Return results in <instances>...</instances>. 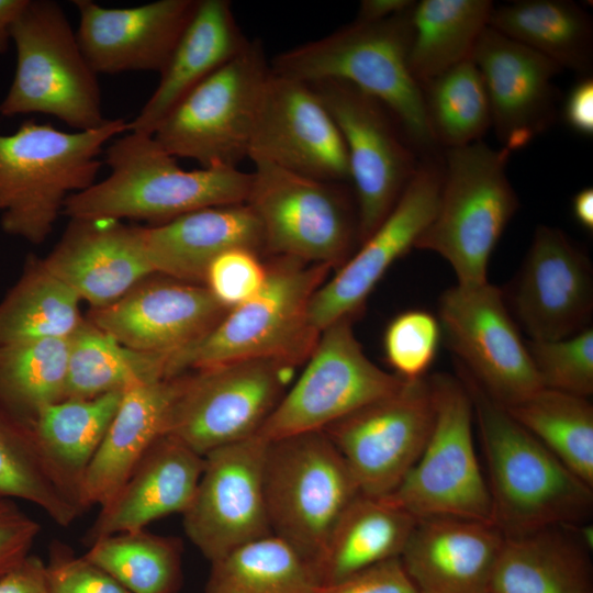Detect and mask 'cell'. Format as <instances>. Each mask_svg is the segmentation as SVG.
<instances>
[{
	"label": "cell",
	"instance_id": "10",
	"mask_svg": "<svg viewBox=\"0 0 593 593\" xmlns=\"http://www.w3.org/2000/svg\"><path fill=\"white\" fill-rule=\"evenodd\" d=\"M269 72L260 41H249L175 105L154 139L170 156L197 160L202 168L237 167L248 158Z\"/></svg>",
	"mask_w": 593,
	"mask_h": 593
},
{
	"label": "cell",
	"instance_id": "26",
	"mask_svg": "<svg viewBox=\"0 0 593 593\" xmlns=\"http://www.w3.org/2000/svg\"><path fill=\"white\" fill-rule=\"evenodd\" d=\"M204 468L199 455L171 435L150 447L120 490L102 506L83 541L145 527L170 514H183Z\"/></svg>",
	"mask_w": 593,
	"mask_h": 593
},
{
	"label": "cell",
	"instance_id": "29",
	"mask_svg": "<svg viewBox=\"0 0 593 593\" xmlns=\"http://www.w3.org/2000/svg\"><path fill=\"white\" fill-rule=\"evenodd\" d=\"M248 43L230 1L198 0L192 18L159 74L158 86L128 122V132L153 135L188 92L237 56Z\"/></svg>",
	"mask_w": 593,
	"mask_h": 593
},
{
	"label": "cell",
	"instance_id": "12",
	"mask_svg": "<svg viewBox=\"0 0 593 593\" xmlns=\"http://www.w3.org/2000/svg\"><path fill=\"white\" fill-rule=\"evenodd\" d=\"M292 369L272 359H246L177 376L166 435L201 456L257 435Z\"/></svg>",
	"mask_w": 593,
	"mask_h": 593
},
{
	"label": "cell",
	"instance_id": "31",
	"mask_svg": "<svg viewBox=\"0 0 593 593\" xmlns=\"http://www.w3.org/2000/svg\"><path fill=\"white\" fill-rule=\"evenodd\" d=\"M123 392L64 399L42 407L30 423L51 479L81 513L79 496L86 471L118 411Z\"/></svg>",
	"mask_w": 593,
	"mask_h": 593
},
{
	"label": "cell",
	"instance_id": "2",
	"mask_svg": "<svg viewBox=\"0 0 593 593\" xmlns=\"http://www.w3.org/2000/svg\"><path fill=\"white\" fill-rule=\"evenodd\" d=\"M412 9L380 21L356 19L324 37L280 53L270 69L306 83L340 80L353 85L390 111L421 158L437 156L439 146L428 123L423 90L409 65Z\"/></svg>",
	"mask_w": 593,
	"mask_h": 593
},
{
	"label": "cell",
	"instance_id": "24",
	"mask_svg": "<svg viewBox=\"0 0 593 593\" xmlns=\"http://www.w3.org/2000/svg\"><path fill=\"white\" fill-rule=\"evenodd\" d=\"M44 267L92 309L112 304L156 275L142 226L114 220H71Z\"/></svg>",
	"mask_w": 593,
	"mask_h": 593
},
{
	"label": "cell",
	"instance_id": "33",
	"mask_svg": "<svg viewBox=\"0 0 593 593\" xmlns=\"http://www.w3.org/2000/svg\"><path fill=\"white\" fill-rule=\"evenodd\" d=\"M489 26L544 55L561 69L582 77L592 70V20L572 1L522 0L494 5Z\"/></svg>",
	"mask_w": 593,
	"mask_h": 593
},
{
	"label": "cell",
	"instance_id": "32",
	"mask_svg": "<svg viewBox=\"0 0 593 593\" xmlns=\"http://www.w3.org/2000/svg\"><path fill=\"white\" fill-rule=\"evenodd\" d=\"M415 522L389 497L360 493L336 523L318 561L322 585L400 557Z\"/></svg>",
	"mask_w": 593,
	"mask_h": 593
},
{
	"label": "cell",
	"instance_id": "18",
	"mask_svg": "<svg viewBox=\"0 0 593 593\" xmlns=\"http://www.w3.org/2000/svg\"><path fill=\"white\" fill-rule=\"evenodd\" d=\"M441 182L443 157L421 158L385 220L312 295L307 317L315 331L321 333L340 318H353L388 269L414 248L436 212Z\"/></svg>",
	"mask_w": 593,
	"mask_h": 593
},
{
	"label": "cell",
	"instance_id": "28",
	"mask_svg": "<svg viewBox=\"0 0 593 593\" xmlns=\"http://www.w3.org/2000/svg\"><path fill=\"white\" fill-rule=\"evenodd\" d=\"M591 525L504 536L489 593H593Z\"/></svg>",
	"mask_w": 593,
	"mask_h": 593
},
{
	"label": "cell",
	"instance_id": "48",
	"mask_svg": "<svg viewBox=\"0 0 593 593\" xmlns=\"http://www.w3.org/2000/svg\"><path fill=\"white\" fill-rule=\"evenodd\" d=\"M40 530L15 501L0 500V578L31 553Z\"/></svg>",
	"mask_w": 593,
	"mask_h": 593
},
{
	"label": "cell",
	"instance_id": "35",
	"mask_svg": "<svg viewBox=\"0 0 593 593\" xmlns=\"http://www.w3.org/2000/svg\"><path fill=\"white\" fill-rule=\"evenodd\" d=\"M168 355L128 348L86 320L70 336L65 399H88L166 378Z\"/></svg>",
	"mask_w": 593,
	"mask_h": 593
},
{
	"label": "cell",
	"instance_id": "37",
	"mask_svg": "<svg viewBox=\"0 0 593 593\" xmlns=\"http://www.w3.org/2000/svg\"><path fill=\"white\" fill-rule=\"evenodd\" d=\"M321 585L316 568L270 535L212 562L204 593H315Z\"/></svg>",
	"mask_w": 593,
	"mask_h": 593
},
{
	"label": "cell",
	"instance_id": "45",
	"mask_svg": "<svg viewBox=\"0 0 593 593\" xmlns=\"http://www.w3.org/2000/svg\"><path fill=\"white\" fill-rule=\"evenodd\" d=\"M267 265L258 253L248 248H233L217 256L208 267L204 286L227 310L253 296L264 287Z\"/></svg>",
	"mask_w": 593,
	"mask_h": 593
},
{
	"label": "cell",
	"instance_id": "34",
	"mask_svg": "<svg viewBox=\"0 0 593 593\" xmlns=\"http://www.w3.org/2000/svg\"><path fill=\"white\" fill-rule=\"evenodd\" d=\"M493 8L490 0L415 2L409 65L421 87L471 58Z\"/></svg>",
	"mask_w": 593,
	"mask_h": 593
},
{
	"label": "cell",
	"instance_id": "50",
	"mask_svg": "<svg viewBox=\"0 0 593 593\" xmlns=\"http://www.w3.org/2000/svg\"><path fill=\"white\" fill-rule=\"evenodd\" d=\"M0 593H48L45 562L30 553L0 578Z\"/></svg>",
	"mask_w": 593,
	"mask_h": 593
},
{
	"label": "cell",
	"instance_id": "13",
	"mask_svg": "<svg viewBox=\"0 0 593 593\" xmlns=\"http://www.w3.org/2000/svg\"><path fill=\"white\" fill-rule=\"evenodd\" d=\"M307 85L332 115L346 147L360 245L392 211L421 158L378 100L340 80Z\"/></svg>",
	"mask_w": 593,
	"mask_h": 593
},
{
	"label": "cell",
	"instance_id": "52",
	"mask_svg": "<svg viewBox=\"0 0 593 593\" xmlns=\"http://www.w3.org/2000/svg\"><path fill=\"white\" fill-rule=\"evenodd\" d=\"M27 0H0V54L9 48L11 27Z\"/></svg>",
	"mask_w": 593,
	"mask_h": 593
},
{
	"label": "cell",
	"instance_id": "15",
	"mask_svg": "<svg viewBox=\"0 0 593 593\" xmlns=\"http://www.w3.org/2000/svg\"><path fill=\"white\" fill-rule=\"evenodd\" d=\"M438 321L458 367L503 407L544 388L500 288L486 281L447 289Z\"/></svg>",
	"mask_w": 593,
	"mask_h": 593
},
{
	"label": "cell",
	"instance_id": "51",
	"mask_svg": "<svg viewBox=\"0 0 593 593\" xmlns=\"http://www.w3.org/2000/svg\"><path fill=\"white\" fill-rule=\"evenodd\" d=\"M415 4L412 0H363L360 2L357 20L380 21L409 11Z\"/></svg>",
	"mask_w": 593,
	"mask_h": 593
},
{
	"label": "cell",
	"instance_id": "17",
	"mask_svg": "<svg viewBox=\"0 0 593 593\" xmlns=\"http://www.w3.org/2000/svg\"><path fill=\"white\" fill-rule=\"evenodd\" d=\"M268 443L255 435L204 456L198 488L182 517L187 536L211 563L272 535L264 484Z\"/></svg>",
	"mask_w": 593,
	"mask_h": 593
},
{
	"label": "cell",
	"instance_id": "41",
	"mask_svg": "<svg viewBox=\"0 0 593 593\" xmlns=\"http://www.w3.org/2000/svg\"><path fill=\"white\" fill-rule=\"evenodd\" d=\"M428 123L438 146H465L491 127L480 70L467 59L422 86Z\"/></svg>",
	"mask_w": 593,
	"mask_h": 593
},
{
	"label": "cell",
	"instance_id": "36",
	"mask_svg": "<svg viewBox=\"0 0 593 593\" xmlns=\"http://www.w3.org/2000/svg\"><path fill=\"white\" fill-rule=\"evenodd\" d=\"M79 303L41 258L29 257L21 277L0 301V347L70 337L85 321Z\"/></svg>",
	"mask_w": 593,
	"mask_h": 593
},
{
	"label": "cell",
	"instance_id": "19",
	"mask_svg": "<svg viewBox=\"0 0 593 593\" xmlns=\"http://www.w3.org/2000/svg\"><path fill=\"white\" fill-rule=\"evenodd\" d=\"M248 158L322 181L350 182L343 137L323 102L310 85L271 69Z\"/></svg>",
	"mask_w": 593,
	"mask_h": 593
},
{
	"label": "cell",
	"instance_id": "46",
	"mask_svg": "<svg viewBox=\"0 0 593 593\" xmlns=\"http://www.w3.org/2000/svg\"><path fill=\"white\" fill-rule=\"evenodd\" d=\"M45 575L48 593H131L107 571L58 540L49 546Z\"/></svg>",
	"mask_w": 593,
	"mask_h": 593
},
{
	"label": "cell",
	"instance_id": "1",
	"mask_svg": "<svg viewBox=\"0 0 593 593\" xmlns=\"http://www.w3.org/2000/svg\"><path fill=\"white\" fill-rule=\"evenodd\" d=\"M484 454L492 522L504 536L589 524L593 486L491 399L462 369Z\"/></svg>",
	"mask_w": 593,
	"mask_h": 593
},
{
	"label": "cell",
	"instance_id": "39",
	"mask_svg": "<svg viewBox=\"0 0 593 593\" xmlns=\"http://www.w3.org/2000/svg\"><path fill=\"white\" fill-rule=\"evenodd\" d=\"M70 337L0 347V409L30 424L37 412L65 399Z\"/></svg>",
	"mask_w": 593,
	"mask_h": 593
},
{
	"label": "cell",
	"instance_id": "14",
	"mask_svg": "<svg viewBox=\"0 0 593 593\" xmlns=\"http://www.w3.org/2000/svg\"><path fill=\"white\" fill-rule=\"evenodd\" d=\"M353 318L323 328L307 363L258 432L267 441L324 430L401 388L404 379L374 365L357 340Z\"/></svg>",
	"mask_w": 593,
	"mask_h": 593
},
{
	"label": "cell",
	"instance_id": "20",
	"mask_svg": "<svg viewBox=\"0 0 593 593\" xmlns=\"http://www.w3.org/2000/svg\"><path fill=\"white\" fill-rule=\"evenodd\" d=\"M530 340H557L589 326L593 276L588 256L557 227L537 226L511 290L503 292Z\"/></svg>",
	"mask_w": 593,
	"mask_h": 593
},
{
	"label": "cell",
	"instance_id": "42",
	"mask_svg": "<svg viewBox=\"0 0 593 593\" xmlns=\"http://www.w3.org/2000/svg\"><path fill=\"white\" fill-rule=\"evenodd\" d=\"M0 500L32 503L63 527L81 514L51 479L31 425L1 409Z\"/></svg>",
	"mask_w": 593,
	"mask_h": 593
},
{
	"label": "cell",
	"instance_id": "27",
	"mask_svg": "<svg viewBox=\"0 0 593 593\" xmlns=\"http://www.w3.org/2000/svg\"><path fill=\"white\" fill-rule=\"evenodd\" d=\"M156 273L204 286L209 265L233 248L264 250L259 220L247 203L205 208L155 226H142Z\"/></svg>",
	"mask_w": 593,
	"mask_h": 593
},
{
	"label": "cell",
	"instance_id": "16",
	"mask_svg": "<svg viewBox=\"0 0 593 593\" xmlns=\"http://www.w3.org/2000/svg\"><path fill=\"white\" fill-rule=\"evenodd\" d=\"M434 422L429 377L405 380L323 432L338 449L362 494L388 496L419 458Z\"/></svg>",
	"mask_w": 593,
	"mask_h": 593
},
{
	"label": "cell",
	"instance_id": "8",
	"mask_svg": "<svg viewBox=\"0 0 593 593\" xmlns=\"http://www.w3.org/2000/svg\"><path fill=\"white\" fill-rule=\"evenodd\" d=\"M264 484L272 535L317 570L336 523L361 493L343 456L323 430L269 441Z\"/></svg>",
	"mask_w": 593,
	"mask_h": 593
},
{
	"label": "cell",
	"instance_id": "11",
	"mask_svg": "<svg viewBox=\"0 0 593 593\" xmlns=\"http://www.w3.org/2000/svg\"><path fill=\"white\" fill-rule=\"evenodd\" d=\"M246 203L260 222L264 250L340 267L358 239V211L346 183L322 181L254 161Z\"/></svg>",
	"mask_w": 593,
	"mask_h": 593
},
{
	"label": "cell",
	"instance_id": "9",
	"mask_svg": "<svg viewBox=\"0 0 593 593\" xmlns=\"http://www.w3.org/2000/svg\"><path fill=\"white\" fill-rule=\"evenodd\" d=\"M428 377L434 400L429 437L415 465L387 497L415 518L492 522L489 488L474 448L470 393L458 376Z\"/></svg>",
	"mask_w": 593,
	"mask_h": 593
},
{
	"label": "cell",
	"instance_id": "53",
	"mask_svg": "<svg viewBox=\"0 0 593 593\" xmlns=\"http://www.w3.org/2000/svg\"><path fill=\"white\" fill-rule=\"evenodd\" d=\"M572 214L586 231H593V189H581L572 199Z\"/></svg>",
	"mask_w": 593,
	"mask_h": 593
},
{
	"label": "cell",
	"instance_id": "5",
	"mask_svg": "<svg viewBox=\"0 0 593 593\" xmlns=\"http://www.w3.org/2000/svg\"><path fill=\"white\" fill-rule=\"evenodd\" d=\"M331 268L276 257L255 296L228 310L199 342L168 357L166 378L246 359H272L292 368L304 362L320 336L310 325L309 304Z\"/></svg>",
	"mask_w": 593,
	"mask_h": 593
},
{
	"label": "cell",
	"instance_id": "44",
	"mask_svg": "<svg viewBox=\"0 0 593 593\" xmlns=\"http://www.w3.org/2000/svg\"><path fill=\"white\" fill-rule=\"evenodd\" d=\"M441 333L438 318L424 310H409L393 317L384 331L383 350L394 374L404 380L427 376Z\"/></svg>",
	"mask_w": 593,
	"mask_h": 593
},
{
	"label": "cell",
	"instance_id": "7",
	"mask_svg": "<svg viewBox=\"0 0 593 593\" xmlns=\"http://www.w3.org/2000/svg\"><path fill=\"white\" fill-rule=\"evenodd\" d=\"M16 67L0 103L5 118L43 113L78 131L103 125L101 90L61 7L27 0L11 27Z\"/></svg>",
	"mask_w": 593,
	"mask_h": 593
},
{
	"label": "cell",
	"instance_id": "22",
	"mask_svg": "<svg viewBox=\"0 0 593 593\" xmlns=\"http://www.w3.org/2000/svg\"><path fill=\"white\" fill-rule=\"evenodd\" d=\"M482 76L494 128L510 153L529 145L556 119L553 78L561 68L488 26L470 58Z\"/></svg>",
	"mask_w": 593,
	"mask_h": 593
},
{
	"label": "cell",
	"instance_id": "43",
	"mask_svg": "<svg viewBox=\"0 0 593 593\" xmlns=\"http://www.w3.org/2000/svg\"><path fill=\"white\" fill-rule=\"evenodd\" d=\"M544 388L583 398L593 393V328L557 340H527Z\"/></svg>",
	"mask_w": 593,
	"mask_h": 593
},
{
	"label": "cell",
	"instance_id": "6",
	"mask_svg": "<svg viewBox=\"0 0 593 593\" xmlns=\"http://www.w3.org/2000/svg\"><path fill=\"white\" fill-rule=\"evenodd\" d=\"M511 154L478 141L447 148L443 156L438 205L414 248L444 258L459 286L488 281L491 255L518 209L506 175Z\"/></svg>",
	"mask_w": 593,
	"mask_h": 593
},
{
	"label": "cell",
	"instance_id": "40",
	"mask_svg": "<svg viewBox=\"0 0 593 593\" xmlns=\"http://www.w3.org/2000/svg\"><path fill=\"white\" fill-rule=\"evenodd\" d=\"M131 593H178L182 585V542L145 529L94 540L83 555Z\"/></svg>",
	"mask_w": 593,
	"mask_h": 593
},
{
	"label": "cell",
	"instance_id": "38",
	"mask_svg": "<svg viewBox=\"0 0 593 593\" xmlns=\"http://www.w3.org/2000/svg\"><path fill=\"white\" fill-rule=\"evenodd\" d=\"M504 409L593 486V406L589 398L542 388Z\"/></svg>",
	"mask_w": 593,
	"mask_h": 593
},
{
	"label": "cell",
	"instance_id": "25",
	"mask_svg": "<svg viewBox=\"0 0 593 593\" xmlns=\"http://www.w3.org/2000/svg\"><path fill=\"white\" fill-rule=\"evenodd\" d=\"M503 539L492 522L421 517L400 559L418 593H489Z\"/></svg>",
	"mask_w": 593,
	"mask_h": 593
},
{
	"label": "cell",
	"instance_id": "47",
	"mask_svg": "<svg viewBox=\"0 0 593 593\" xmlns=\"http://www.w3.org/2000/svg\"><path fill=\"white\" fill-rule=\"evenodd\" d=\"M315 593H418L400 557L391 558L350 575L321 585Z\"/></svg>",
	"mask_w": 593,
	"mask_h": 593
},
{
	"label": "cell",
	"instance_id": "30",
	"mask_svg": "<svg viewBox=\"0 0 593 593\" xmlns=\"http://www.w3.org/2000/svg\"><path fill=\"white\" fill-rule=\"evenodd\" d=\"M177 377L144 382L123 392L121 403L82 481L81 510L104 505L141 460L166 435Z\"/></svg>",
	"mask_w": 593,
	"mask_h": 593
},
{
	"label": "cell",
	"instance_id": "4",
	"mask_svg": "<svg viewBox=\"0 0 593 593\" xmlns=\"http://www.w3.org/2000/svg\"><path fill=\"white\" fill-rule=\"evenodd\" d=\"M126 131L128 122L121 118L74 133L27 120L14 133L0 134L2 230L44 243L67 198L96 183L103 146Z\"/></svg>",
	"mask_w": 593,
	"mask_h": 593
},
{
	"label": "cell",
	"instance_id": "21",
	"mask_svg": "<svg viewBox=\"0 0 593 593\" xmlns=\"http://www.w3.org/2000/svg\"><path fill=\"white\" fill-rule=\"evenodd\" d=\"M150 277L86 320L128 348L170 356L203 338L228 311L205 286Z\"/></svg>",
	"mask_w": 593,
	"mask_h": 593
},
{
	"label": "cell",
	"instance_id": "3",
	"mask_svg": "<svg viewBox=\"0 0 593 593\" xmlns=\"http://www.w3.org/2000/svg\"><path fill=\"white\" fill-rule=\"evenodd\" d=\"M110 175L69 195L70 220L146 221L160 225L197 210L246 203L251 172L237 167L184 170L153 135L128 132L105 149Z\"/></svg>",
	"mask_w": 593,
	"mask_h": 593
},
{
	"label": "cell",
	"instance_id": "49",
	"mask_svg": "<svg viewBox=\"0 0 593 593\" xmlns=\"http://www.w3.org/2000/svg\"><path fill=\"white\" fill-rule=\"evenodd\" d=\"M563 119L574 132L593 135V79L582 77L568 93L563 104Z\"/></svg>",
	"mask_w": 593,
	"mask_h": 593
},
{
	"label": "cell",
	"instance_id": "23",
	"mask_svg": "<svg viewBox=\"0 0 593 593\" xmlns=\"http://www.w3.org/2000/svg\"><path fill=\"white\" fill-rule=\"evenodd\" d=\"M76 33L96 74L157 71L165 68L198 0H158L131 8H104L75 0Z\"/></svg>",
	"mask_w": 593,
	"mask_h": 593
}]
</instances>
